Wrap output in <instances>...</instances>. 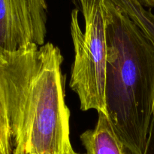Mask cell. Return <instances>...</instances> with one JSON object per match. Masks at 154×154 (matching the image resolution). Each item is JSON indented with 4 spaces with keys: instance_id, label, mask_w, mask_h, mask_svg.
Returning <instances> with one entry per match:
<instances>
[{
    "instance_id": "52a82bcc",
    "label": "cell",
    "mask_w": 154,
    "mask_h": 154,
    "mask_svg": "<svg viewBox=\"0 0 154 154\" xmlns=\"http://www.w3.org/2000/svg\"><path fill=\"white\" fill-rule=\"evenodd\" d=\"M13 149V140L8 120L0 103V154H12Z\"/></svg>"
},
{
    "instance_id": "8992f818",
    "label": "cell",
    "mask_w": 154,
    "mask_h": 154,
    "mask_svg": "<svg viewBox=\"0 0 154 154\" xmlns=\"http://www.w3.org/2000/svg\"><path fill=\"white\" fill-rule=\"evenodd\" d=\"M117 5L131 20L136 24H140L147 17L148 11L144 8L138 0H111Z\"/></svg>"
},
{
    "instance_id": "9c48e42d",
    "label": "cell",
    "mask_w": 154,
    "mask_h": 154,
    "mask_svg": "<svg viewBox=\"0 0 154 154\" xmlns=\"http://www.w3.org/2000/svg\"><path fill=\"white\" fill-rule=\"evenodd\" d=\"M144 154H154V113L152 117Z\"/></svg>"
},
{
    "instance_id": "5b68a950",
    "label": "cell",
    "mask_w": 154,
    "mask_h": 154,
    "mask_svg": "<svg viewBox=\"0 0 154 154\" xmlns=\"http://www.w3.org/2000/svg\"><path fill=\"white\" fill-rule=\"evenodd\" d=\"M98 113L94 129L87 130L80 136L87 154H137L119 138L108 116Z\"/></svg>"
},
{
    "instance_id": "3957f363",
    "label": "cell",
    "mask_w": 154,
    "mask_h": 154,
    "mask_svg": "<svg viewBox=\"0 0 154 154\" xmlns=\"http://www.w3.org/2000/svg\"><path fill=\"white\" fill-rule=\"evenodd\" d=\"M85 21L84 31L78 9L71 14V34L75 50L69 86L79 98L81 110L107 114L105 81L108 61L107 0H78Z\"/></svg>"
},
{
    "instance_id": "30bf717a",
    "label": "cell",
    "mask_w": 154,
    "mask_h": 154,
    "mask_svg": "<svg viewBox=\"0 0 154 154\" xmlns=\"http://www.w3.org/2000/svg\"><path fill=\"white\" fill-rule=\"evenodd\" d=\"M143 6L147 8H154V0H138Z\"/></svg>"
},
{
    "instance_id": "277c9868",
    "label": "cell",
    "mask_w": 154,
    "mask_h": 154,
    "mask_svg": "<svg viewBox=\"0 0 154 154\" xmlns=\"http://www.w3.org/2000/svg\"><path fill=\"white\" fill-rule=\"evenodd\" d=\"M47 27L32 13L27 0H0V55L30 44H45Z\"/></svg>"
},
{
    "instance_id": "6da1fadb",
    "label": "cell",
    "mask_w": 154,
    "mask_h": 154,
    "mask_svg": "<svg viewBox=\"0 0 154 154\" xmlns=\"http://www.w3.org/2000/svg\"><path fill=\"white\" fill-rule=\"evenodd\" d=\"M63 60L60 48L50 42L0 55V103L10 126L12 154L73 150Z\"/></svg>"
},
{
    "instance_id": "7a4b0ae2",
    "label": "cell",
    "mask_w": 154,
    "mask_h": 154,
    "mask_svg": "<svg viewBox=\"0 0 154 154\" xmlns=\"http://www.w3.org/2000/svg\"><path fill=\"white\" fill-rule=\"evenodd\" d=\"M106 116L119 138L144 154L154 113V44L107 0Z\"/></svg>"
},
{
    "instance_id": "ba28073f",
    "label": "cell",
    "mask_w": 154,
    "mask_h": 154,
    "mask_svg": "<svg viewBox=\"0 0 154 154\" xmlns=\"http://www.w3.org/2000/svg\"><path fill=\"white\" fill-rule=\"evenodd\" d=\"M32 13L36 21L43 27H47L48 20V5L46 0H27Z\"/></svg>"
},
{
    "instance_id": "8fae6325",
    "label": "cell",
    "mask_w": 154,
    "mask_h": 154,
    "mask_svg": "<svg viewBox=\"0 0 154 154\" xmlns=\"http://www.w3.org/2000/svg\"><path fill=\"white\" fill-rule=\"evenodd\" d=\"M67 154H82V153H78V152H76L73 149V150H72V151H70V152H68Z\"/></svg>"
}]
</instances>
